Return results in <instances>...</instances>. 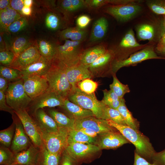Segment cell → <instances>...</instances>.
I'll use <instances>...</instances> for the list:
<instances>
[{"label": "cell", "instance_id": "obj_5", "mask_svg": "<svg viewBox=\"0 0 165 165\" xmlns=\"http://www.w3.org/2000/svg\"><path fill=\"white\" fill-rule=\"evenodd\" d=\"M5 95L7 104L15 112L27 110L32 101L25 91L22 79L9 82Z\"/></svg>", "mask_w": 165, "mask_h": 165}, {"label": "cell", "instance_id": "obj_4", "mask_svg": "<svg viewBox=\"0 0 165 165\" xmlns=\"http://www.w3.org/2000/svg\"><path fill=\"white\" fill-rule=\"evenodd\" d=\"M49 85L47 90L67 98L72 90L66 75L65 68L52 63L51 67L44 76Z\"/></svg>", "mask_w": 165, "mask_h": 165}, {"label": "cell", "instance_id": "obj_62", "mask_svg": "<svg viewBox=\"0 0 165 165\" xmlns=\"http://www.w3.org/2000/svg\"><path fill=\"white\" fill-rule=\"evenodd\" d=\"M14 165H20V164H15Z\"/></svg>", "mask_w": 165, "mask_h": 165}, {"label": "cell", "instance_id": "obj_27", "mask_svg": "<svg viewBox=\"0 0 165 165\" xmlns=\"http://www.w3.org/2000/svg\"><path fill=\"white\" fill-rule=\"evenodd\" d=\"M87 32L85 29L77 27H70L61 31L59 34L60 38L62 40H68L74 41L82 42L87 35Z\"/></svg>", "mask_w": 165, "mask_h": 165}, {"label": "cell", "instance_id": "obj_6", "mask_svg": "<svg viewBox=\"0 0 165 165\" xmlns=\"http://www.w3.org/2000/svg\"><path fill=\"white\" fill-rule=\"evenodd\" d=\"M69 130L59 128L57 132L48 133L39 129L43 144L49 152L57 154H62L68 145Z\"/></svg>", "mask_w": 165, "mask_h": 165}, {"label": "cell", "instance_id": "obj_48", "mask_svg": "<svg viewBox=\"0 0 165 165\" xmlns=\"http://www.w3.org/2000/svg\"><path fill=\"white\" fill-rule=\"evenodd\" d=\"M151 162L155 165H165V149L159 152H156L152 157Z\"/></svg>", "mask_w": 165, "mask_h": 165}, {"label": "cell", "instance_id": "obj_54", "mask_svg": "<svg viewBox=\"0 0 165 165\" xmlns=\"http://www.w3.org/2000/svg\"><path fill=\"white\" fill-rule=\"evenodd\" d=\"M9 82L5 78L0 75V91L5 93L7 90Z\"/></svg>", "mask_w": 165, "mask_h": 165}, {"label": "cell", "instance_id": "obj_22", "mask_svg": "<svg viewBox=\"0 0 165 165\" xmlns=\"http://www.w3.org/2000/svg\"><path fill=\"white\" fill-rule=\"evenodd\" d=\"M61 107L67 116L74 120L80 119L90 116H95L91 111L84 109L72 102L67 98L65 99L63 105Z\"/></svg>", "mask_w": 165, "mask_h": 165}, {"label": "cell", "instance_id": "obj_41", "mask_svg": "<svg viewBox=\"0 0 165 165\" xmlns=\"http://www.w3.org/2000/svg\"><path fill=\"white\" fill-rule=\"evenodd\" d=\"M141 46L136 41L132 29H130L121 41L119 46L122 48H131Z\"/></svg>", "mask_w": 165, "mask_h": 165}, {"label": "cell", "instance_id": "obj_45", "mask_svg": "<svg viewBox=\"0 0 165 165\" xmlns=\"http://www.w3.org/2000/svg\"><path fill=\"white\" fill-rule=\"evenodd\" d=\"M15 57L10 50L5 49L0 51V63L1 65L9 67L12 63Z\"/></svg>", "mask_w": 165, "mask_h": 165}, {"label": "cell", "instance_id": "obj_40", "mask_svg": "<svg viewBox=\"0 0 165 165\" xmlns=\"http://www.w3.org/2000/svg\"><path fill=\"white\" fill-rule=\"evenodd\" d=\"M97 82L90 78H87L79 82L77 87L81 91L88 94L94 93L97 86Z\"/></svg>", "mask_w": 165, "mask_h": 165}, {"label": "cell", "instance_id": "obj_46", "mask_svg": "<svg viewBox=\"0 0 165 165\" xmlns=\"http://www.w3.org/2000/svg\"><path fill=\"white\" fill-rule=\"evenodd\" d=\"M110 0H86L85 8L90 9H99L105 5L109 3Z\"/></svg>", "mask_w": 165, "mask_h": 165}, {"label": "cell", "instance_id": "obj_1", "mask_svg": "<svg viewBox=\"0 0 165 165\" xmlns=\"http://www.w3.org/2000/svg\"><path fill=\"white\" fill-rule=\"evenodd\" d=\"M108 124L119 131L135 147L134 152L151 162L152 157L156 152L149 138L139 130L134 129L127 125L118 124L110 120H107Z\"/></svg>", "mask_w": 165, "mask_h": 165}, {"label": "cell", "instance_id": "obj_36", "mask_svg": "<svg viewBox=\"0 0 165 165\" xmlns=\"http://www.w3.org/2000/svg\"><path fill=\"white\" fill-rule=\"evenodd\" d=\"M32 43L25 37H18L16 38L12 43L10 50L16 57Z\"/></svg>", "mask_w": 165, "mask_h": 165}, {"label": "cell", "instance_id": "obj_2", "mask_svg": "<svg viewBox=\"0 0 165 165\" xmlns=\"http://www.w3.org/2000/svg\"><path fill=\"white\" fill-rule=\"evenodd\" d=\"M70 101L91 111L95 117L108 120L106 109L107 106L101 101H99L95 93L88 94L76 87L72 89L67 97Z\"/></svg>", "mask_w": 165, "mask_h": 165}, {"label": "cell", "instance_id": "obj_43", "mask_svg": "<svg viewBox=\"0 0 165 165\" xmlns=\"http://www.w3.org/2000/svg\"><path fill=\"white\" fill-rule=\"evenodd\" d=\"M147 4L155 13L165 16V0L149 1L147 2Z\"/></svg>", "mask_w": 165, "mask_h": 165}, {"label": "cell", "instance_id": "obj_15", "mask_svg": "<svg viewBox=\"0 0 165 165\" xmlns=\"http://www.w3.org/2000/svg\"><path fill=\"white\" fill-rule=\"evenodd\" d=\"M27 94L32 101L48 90L49 85L44 76H31L22 78Z\"/></svg>", "mask_w": 165, "mask_h": 165}, {"label": "cell", "instance_id": "obj_24", "mask_svg": "<svg viewBox=\"0 0 165 165\" xmlns=\"http://www.w3.org/2000/svg\"><path fill=\"white\" fill-rule=\"evenodd\" d=\"M108 26L107 20L104 17H101L96 20L93 25L90 41L94 42L102 39L105 35Z\"/></svg>", "mask_w": 165, "mask_h": 165}, {"label": "cell", "instance_id": "obj_53", "mask_svg": "<svg viewBox=\"0 0 165 165\" xmlns=\"http://www.w3.org/2000/svg\"><path fill=\"white\" fill-rule=\"evenodd\" d=\"M133 165H155L134 152V160Z\"/></svg>", "mask_w": 165, "mask_h": 165}, {"label": "cell", "instance_id": "obj_31", "mask_svg": "<svg viewBox=\"0 0 165 165\" xmlns=\"http://www.w3.org/2000/svg\"><path fill=\"white\" fill-rule=\"evenodd\" d=\"M117 110L121 114L127 126L134 129L139 130V122L137 119L134 117L132 113L128 109L126 105L124 99Z\"/></svg>", "mask_w": 165, "mask_h": 165}, {"label": "cell", "instance_id": "obj_29", "mask_svg": "<svg viewBox=\"0 0 165 165\" xmlns=\"http://www.w3.org/2000/svg\"><path fill=\"white\" fill-rule=\"evenodd\" d=\"M96 140V138L91 137L80 130L75 129H71L69 130L68 145L72 143L94 144Z\"/></svg>", "mask_w": 165, "mask_h": 165}, {"label": "cell", "instance_id": "obj_34", "mask_svg": "<svg viewBox=\"0 0 165 165\" xmlns=\"http://www.w3.org/2000/svg\"><path fill=\"white\" fill-rule=\"evenodd\" d=\"M15 124L13 121L7 128L0 131V145L10 148L14 136L15 130Z\"/></svg>", "mask_w": 165, "mask_h": 165}, {"label": "cell", "instance_id": "obj_26", "mask_svg": "<svg viewBox=\"0 0 165 165\" xmlns=\"http://www.w3.org/2000/svg\"><path fill=\"white\" fill-rule=\"evenodd\" d=\"M22 16L10 6L0 11L1 31H6L8 27Z\"/></svg>", "mask_w": 165, "mask_h": 165}, {"label": "cell", "instance_id": "obj_25", "mask_svg": "<svg viewBox=\"0 0 165 165\" xmlns=\"http://www.w3.org/2000/svg\"><path fill=\"white\" fill-rule=\"evenodd\" d=\"M62 155L49 152L44 144L40 148L35 165H59Z\"/></svg>", "mask_w": 165, "mask_h": 165}, {"label": "cell", "instance_id": "obj_7", "mask_svg": "<svg viewBox=\"0 0 165 165\" xmlns=\"http://www.w3.org/2000/svg\"><path fill=\"white\" fill-rule=\"evenodd\" d=\"M100 150L94 144L72 143L68 145L64 152L75 161L81 163L90 161Z\"/></svg>", "mask_w": 165, "mask_h": 165}, {"label": "cell", "instance_id": "obj_3", "mask_svg": "<svg viewBox=\"0 0 165 165\" xmlns=\"http://www.w3.org/2000/svg\"><path fill=\"white\" fill-rule=\"evenodd\" d=\"M82 43V42L65 40L63 45L57 46L52 63L65 68L79 64L83 50Z\"/></svg>", "mask_w": 165, "mask_h": 165}, {"label": "cell", "instance_id": "obj_55", "mask_svg": "<svg viewBox=\"0 0 165 165\" xmlns=\"http://www.w3.org/2000/svg\"><path fill=\"white\" fill-rule=\"evenodd\" d=\"M79 130L81 131L88 136L93 138H96L99 135L94 131L90 129L82 128Z\"/></svg>", "mask_w": 165, "mask_h": 165}, {"label": "cell", "instance_id": "obj_33", "mask_svg": "<svg viewBox=\"0 0 165 165\" xmlns=\"http://www.w3.org/2000/svg\"><path fill=\"white\" fill-rule=\"evenodd\" d=\"M0 75L6 79L9 82H16L22 79L20 70L10 67L0 65Z\"/></svg>", "mask_w": 165, "mask_h": 165}, {"label": "cell", "instance_id": "obj_8", "mask_svg": "<svg viewBox=\"0 0 165 165\" xmlns=\"http://www.w3.org/2000/svg\"><path fill=\"white\" fill-rule=\"evenodd\" d=\"M154 59H165V57L158 56L153 48L148 47L131 54L124 60H114L112 66V76L124 67L134 65L147 60Z\"/></svg>", "mask_w": 165, "mask_h": 165}, {"label": "cell", "instance_id": "obj_14", "mask_svg": "<svg viewBox=\"0 0 165 165\" xmlns=\"http://www.w3.org/2000/svg\"><path fill=\"white\" fill-rule=\"evenodd\" d=\"M127 143H131L117 130L98 135L94 145L101 150L114 149Z\"/></svg>", "mask_w": 165, "mask_h": 165}, {"label": "cell", "instance_id": "obj_10", "mask_svg": "<svg viewBox=\"0 0 165 165\" xmlns=\"http://www.w3.org/2000/svg\"><path fill=\"white\" fill-rule=\"evenodd\" d=\"M20 120L24 130L35 146L41 148L44 145L39 128L35 120L28 114L26 110L15 112Z\"/></svg>", "mask_w": 165, "mask_h": 165}, {"label": "cell", "instance_id": "obj_39", "mask_svg": "<svg viewBox=\"0 0 165 165\" xmlns=\"http://www.w3.org/2000/svg\"><path fill=\"white\" fill-rule=\"evenodd\" d=\"M45 24L48 29L55 31L58 29L61 25V21L59 16L53 12H49L46 16Z\"/></svg>", "mask_w": 165, "mask_h": 165}, {"label": "cell", "instance_id": "obj_18", "mask_svg": "<svg viewBox=\"0 0 165 165\" xmlns=\"http://www.w3.org/2000/svg\"><path fill=\"white\" fill-rule=\"evenodd\" d=\"M65 68L67 78L72 86V89L77 87V84L79 82L87 78H92L87 67L80 63Z\"/></svg>", "mask_w": 165, "mask_h": 165}, {"label": "cell", "instance_id": "obj_30", "mask_svg": "<svg viewBox=\"0 0 165 165\" xmlns=\"http://www.w3.org/2000/svg\"><path fill=\"white\" fill-rule=\"evenodd\" d=\"M37 43L41 55L52 62L55 54L57 46L44 39L40 40Z\"/></svg>", "mask_w": 165, "mask_h": 165}, {"label": "cell", "instance_id": "obj_58", "mask_svg": "<svg viewBox=\"0 0 165 165\" xmlns=\"http://www.w3.org/2000/svg\"><path fill=\"white\" fill-rule=\"evenodd\" d=\"M165 46V30L162 35L157 45V47Z\"/></svg>", "mask_w": 165, "mask_h": 165}, {"label": "cell", "instance_id": "obj_56", "mask_svg": "<svg viewBox=\"0 0 165 165\" xmlns=\"http://www.w3.org/2000/svg\"><path fill=\"white\" fill-rule=\"evenodd\" d=\"M10 0H0V10H4L9 6Z\"/></svg>", "mask_w": 165, "mask_h": 165}, {"label": "cell", "instance_id": "obj_13", "mask_svg": "<svg viewBox=\"0 0 165 165\" xmlns=\"http://www.w3.org/2000/svg\"><path fill=\"white\" fill-rule=\"evenodd\" d=\"M12 118L15 123L16 128L14 136L9 148L15 154L27 149L32 143L15 113L12 116Z\"/></svg>", "mask_w": 165, "mask_h": 165}, {"label": "cell", "instance_id": "obj_21", "mask_svg": "<svg viewBox=\"0 0 165 165\" xmlns=\"http://www.w3.org/2000/svg\"><path fill=\"white\" fill-rule=\"evenodd\" d=\"M40 148L33 144L27 149L15 154L13 165H35Z\"/></svg>", "mask_w": 165, "mask_h": 165}, {"label": "cell", "instance_id": "obj_23", "mask_svg": "<svg viewBox=\"0 0 165 165\" xmlns=\"http://www.w3.org/2000/svg\"><path fill=\"white\" fill-rule=\"evenodd\" d=\"M107 50L104 45L102 44L83 50L80 57V63L87 66L94 62Z\"/></svg>", "mask_w": 165, "mask_h": 165}, {"label": "cell", "instance_id": "obj_61", "mask_svg": "<svg viewBox=\"0 0 165 165\" xmlns=\"http://www.w3.org/2000/svg\"><path fill=\"white\" fill-rule=\"evenodd\" d=\"M163 19L162 21L163 26L164 29L165 30V16H163Z\"/></svg>", "mask_w": 165, "mask_h": 165}, {"label": "cell", "instance_id": "obj_63", "mask_svg": "<svg viewBox=\"0 0 165 165\" xmlns=\"http://www.w3.org/2000/svg\"></svg>", "mask_w": 165, "mask_h": 165}, {"label": "cell", "instance_id": "obj_44", "mask_svg": "<svg viewBox=\"0 0 165 165\" xmlns=\"http://www.w3.org/2000/svg\"><path fill=\"white\" fill-rule=\"evenodd\" d=\"M106 111L108 120H110L118 124L127 125L121 114L117 109L111 108L107 106Z\"/></svg>", "mask_w": 165, "mask_h": 165}, {"label": "cell", "instance_id": "obj_50", "mask_svg": "<svg viewBox=\"0 0 165 165\" xmlns=\"http://www.w3.org/2000/svg\"><path fill=\"white\" fill-rule=\"evenodd\" d=\"M60 6L62 9L68 13H72L76 11L72 0H64L61 2Z\"/></svg>", "mask_w": 165, "mask_h": 165}, {"label": "cell", "instance_id": "obj_52", "mask_svg": "<svg viewBox=\"0 0 165 165\" xmlns=\"http://www.w3.org/2000/svg\"><path fill=\"white\" fill-rule=\"evenodd\" d=\"M9 6L22 15V11L24 6V0H10Z\"/></svg>", "mask_w": 165, "mask_h": 165}, {"label": "cell", "instance_id": "obj_35", "mask_svg": "<svg viewBox=\"0 0 165 165\" xmlns=\"http://www.w3.org/2000/svg\"><path fill=\"white\" fill-rule=\"evenodd\" d=\"M112 82L109 85V88L119 98H123L124 95L127 93H130V90L127 84L122 83L118 79L116 75L112 76Z\"/></svg>", "mask_w": 165, "mask_h": 165}, {"label": "cell", "instance_id": "obj_51", "mask_svg": "<svg viewBox=\"0 0 165 165\" xmlns=\"http://www.w3.org/2000/svg\"><path fill=\"white\" fill-rule=\"evenodd\" d=\"M80 163L75 161L64 152L62 155L59 165H79Z\"/></svg>", "mask_w": 165, "mask_h": 165}, {"label": "cell", "instance_id": "obj_16", "mask_svg": "<svg viewBox=\"0 0 165 165\" xmlns=\"http://www.w3.org/2000/svg\"><path fill=\"white\" fill-rule=\"evenodd\" d=\"M41 55L37 43H32L15 58L9 67L21 70L38 61Z\"/></svg>", "mask_w": 165, "mask_h": 165}, {"label": "cell", "instance_id": "obj_37", "mask_svg": "<svg viewBox=\"0 0 165 165\" xmlns=\"http://www.w3.org/2000/svg\"><path fill=\"white\" fill-rule=\"evenodd\" d=\"M138 38L141 40H152L154 38L155 30L154 27L151 25L145 24L139 26L137 29Z\"/></svg>", "mask_w": 165, "mask_h": 165}, {"label": "cell", "instance_id": "obj_9", "mask_svg": "<svg viewBox=\"0 0 165 165\" xmlns=\"http://www.w3.org/2000/svg\"><path fill=\"white\" fill-rule=\"evenodd\" d=\"M115 57L113 52L107 50L94 62L86 66L92 78L112 76V66Z\"/></svg>", "mask_w": 165, "mask_h": 165}, {"label": "cell", "instance_id": "obj_42", "mask_svg": "<svg viewBox=\"0 0 165 165\" xmlns=\"http://www.w3.org/2000/svg\"><path fill=\"white\" fill-rule=\"evenodd\" d=\"M28 24V21L26 18L22 16L11 24L8 27L6 31L10 33H16L25 28Z\"/></svg>", "mask_w": 165, "mask_h": 165}, {"label": "cell", "instance_id": "obj_47", "mask_svg": "<svg viewBox=\"0 0 165 165\" xmlns=\"http://www.w3.org/2000/svg\"><path fill=\"white\" fill-rule=\"evenodd\" d=\"M0 110L7 112L12 115L15 113L14 110L7 104L5 93L0 91Z\"/></svg>", "mask_w": 165, "mask_h": 165}, {"label": "cell", "instance_id": "obj_19", "mask_svg": "<svg viewBox=\"0 0 165 165\" xmlns=\"http://www.w3.org/2000/svg\"><path fill=\"white\" fill-rule=\"evenodd\" d=\"M52 62L41 56L37 61L20 70L23 77L31 76H44L48 72Z\"/></svg>", "mask_w": 165, "mask_h": 165}, {"label": "cell", "instance_id": "obj_17", "mask_svg": "<svg viewBox=\"0 0 165 165\" xmlns=\"http://www.w3.org/2000/svg\"><path fill=\"white\" fill-rule=\"evenodd\" d=\"M141 7L138 5L126 4L109 6L105 12L117 20L125 21L129 20L140 10Z\"/></svg>", "mask_w": 165, "mask_h": 165}, {"label": "cell", "instance_id": "obj_60", "mask_svg": "<svg viewBox=\"0 0 165 165\" xmlns=\"http://www.w3.org/2000/svg\"><path fill=\"white\" fill-rule=\"evenodd\" d=\"M33 1L32 0H24V6L28 7H31Z\"/></svg>", "mask_w": 165, "mask_h": 165}, {"label": "cell", "instance_id": "obj_49", "mask_svg": "<svg viewBox=\"0 0 165 165\" xmlns=\"http://www.w3.org/2000/svg\"><path fill=\"white\" fill-rule=\"evenodd\" d=\"M91 20L89 16L86 15H81L76 20V26L80 29H84L89 24Z\"/></svg>", "mask_w": 165, "mask_h": 165}, {"label": "cell", "instance_id": "obj_11", "mask_svg": "<svg viewBox=\"0 0 165 165\" xmlns=\"http://www.w3.org/2000/svg\"><path fill=\"white\" fill-rule=\"evenodd\" d=\"M66 98L54 92L47 90L46 92L33 100L29 106L33 114L39 109L61 107Z\"/></svg>", "mask_w": 165, "mask_h": 165}, {"label": "cell", "instance_id": "obj_38", "mask_svg": "<svg viewBox=\"0 0 165 165\" xmlns=\"http://www.w3.org/2000/svg\"><path fill=\"white\" fill-rule=\"evenodd\" d=\"M15 154L9 148L0 145V165H13Z\"/></svg>", "mask_w": 165, "mask_h": 165}, {"label": "cell", "instance_id": "obj_57", "mask_svg": "<svg viewBox=\"0 0 165 165\" xmlns=\"http://www.w3.org/2000/svg\"><path fill=\"white\" fill-rule=\"evenodd\" d=\"M31 7L24 6L22 11V14L26 16H29L31 15Z\"/></svg>", "mask_w": 165, "mask_h": 165}, {"label": "cell", "instance_id": "obj_59", "mask_svg": "<svg viewBox=\"0 0 165 165\" xmlns=\"http://www.w3.org/2000/svg\"><path fill=\"white\" fill-rule=\"evenodd\" d=\"M157 52L165 56V46L161 47H156Z\"/></svg>", "mask_w": 165, "mask_h": 165}, {"label": "cell", "instance_id": "obj_32", "mask_svg": "<svg viewBox=\"0 0 165 165\" xmlns=\"http://www.w3.org/2000/svg\"><path fill=\"white\" fill-rule=\"evenodd\" d=\"M104 97L101 100L106 105L111 108L117 109L121 104L123 98H119L111 90L106 89L102 90Z\"/></svg>", "mask_w": 165, "mask_h": 165}, {"label": "cell", "instance_id": "obj_20", "mask_svg": "<svg viewBox=\"0 0 165 165\" xmlns=\"http://www.w3.org/2000/svg\"><path fill=\"white\" fill-rule=\"evenodd\" d=\"M33 114L40 130L48 133L56 132L58 131L59 127L54 120L43 109H38Z\"/></svg>", "mask_w": 165, "mask_h": 165}, {"label": "cell", "instance_id": "obj_12", "mask_svg": "<svg viewBox=\"0 0 165 165\" xmlns=\"http://www.w3.org/2000/svg\"><path fill=\"white\" fill-rule=\"evenodd\" d=\"M82 128L92 130L99 135L117 130L110 125L107 120L99 119L95 116L75 120L74 129L79 130Z\"/></svg>", "mask_w": 165, "mask_h": 165}, {"label": "cell", "instance_id": "obj_28", "mask_svg": "<svg viewBox=\"0 0 165 165\" xmlns=\"http://www.w3.org/2000/svg\"><path fill=\"white\" fill-rule=\"evenodd\" d=\"M48 112V114L53 119L58 127L74 129V119L54 109H49Z\"/></svg>", "mask_w": 165, "mask_h": 165}]
</instances>
